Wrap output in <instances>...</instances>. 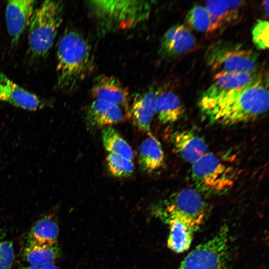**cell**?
<instances>
[{
    "label": "cell",
    "instance_id": "44dd1931",
    "mask_svg": "<svg viewBox=\"0 0 269 269\" xmlns=\"http://www.w3.org/2000/svg\"><path fill=\"white\" fill-rule=\"evenodd\" d=\"M57 243L53 245L27 244L23 251V256L31 266L40 267L53 263L60 255Z\"/></svg>",
    "mask_w": 269,
    "mask_h": 269
},
{
    "label": "cell",
    "instance_id": "9c48e42d",
    "mask_svg": "<svg viewBox=\"0 0 269 269\" xmlns=\"http://www.w3.org/2000/svg\"><path fill=\"white\" fill-rule=\"evenodd\" d=\"M94 100L105 101L121 108L130 117L128 89L117 78L101 75L94 79L91 90Z\"/></svg>",
    "mask_w": 269,
    "mask_h": 269
},
{
    "label": "cell",
    "instance_id": "8fae6325",
    "mask_svg": "<svg viewBox=\"0 0 269 269\" xmlns=\"http://www.w3.org/2000/svg\"><path fill=\"white\" fill-rule=\"evenodd\" d=\"M0 100L30 111L38 110L47 105L45 100L20 87L1 72Z\"/></svg>",
    "mask_w": 269,
    "mask_h": 269
},
{
    "label": "cell",
    "instance_id": "7c38bea8",
    "mask_svg": "<svg viewBox=\"0 0 269 269\" xmlns=\"http://www.w3.org/2000/svg\"><path fill=\"white\" fill-rule=\"evenodd\" d=\"M195 43V38L189 29L184 25L176 24L162 36L159 52L167 57H177L190 51Z\"/></svg>",
    "mask_w": 269,
    "mask_h": 269
},
{
    "label": "cell",
    "instance_id": "ffe728a7",
    "mask_svg": "<svg viewBox=\"0 0 269 269\" xmlns=\"http://www.w3.org/2000/svg\"><path fill=\"white\" fill-rule=\"evenodd\" d=\"M59 234L56 222L50 216L37 221L31 228L27 237V244L53 245L57 243Z\"/></svg>",
    "mask_w": 269,
    "mask_h": 269
},
{
    "label": "cell",
    "instance_id": "f1b7e54d",
    "mask_svg": "<svg viewBox=\"0 0 269 269\" xmlns=\"http://www.w3.org/2000/svg\"><path fill=\"white\" fill-rule=\"evenodd\" d=\"M39 267L34 266H29L28 267H23L21 268L20 269H39Z\"/></svg>",
    "mask_w": 269,
    "mask_h": 269
},
{
    "label": "cell",
    "instance_id": "ba28073f",
    "mask_svg": "<svg viewBox=\"0 0 269 269\" xmlns=\"http://www.w3.org/2000/svg\"><path fill=\"white\" fill-rule=\"evenodd\" d=\"M228 227L224 225L209 240L196 246L178 269H226L229 259Z\"/></svg>",
    "mask_w": 269,
    "mask_h": 269
},
{
    "label": "cell",
    "instance_id": "30bf717a",
    "mask_svg": "<svg viewBox=\"0 0 269 269\" xmlns=\"http://www.w3.org/2000/svg\"><path fill=\"white\" fill-rule=\"evenodd\" d=\"M36 1L8 0L5 9L7 30L11 44L16 45L35 9Z\"/></svg>",
    "mask_w": 269,
    "mask_h": 269
},
{
    "label": "cell",
    "instance_id": "ac0fdd59",
    "mask_svg": "<svg viewBox=\"0 0 269 269\" xmlns=\"http://www.w3.org/2000/svg\"><path fill=\"white\" fill-rule=\"evenodd\" d=\"M260 76L257 72H218L215 75L213 83L202 94L210 95L238 89L252 83Z\"/></svg>",
    "mask_w": 269,
    "mask_h": 269
},
{
    "label": "cell",
    "instance_id": "484cf974",
    "mask_svg": "<svg viewBox=\"0 0 269 269\" xmlns=\"http://www.w3.org/2000/svg\"><path fill=\"white\" fill-rule=\"evenodd\" d=\"M14 257L12 243L0 238V269H10Z\"/></svg>",
    "mask_w": 269,
    "mask_h": 269
},
{
    "label": "cell",
    "instance_id": "8992f818",
    "mask_svg": "<svg viewBox=\"0 0 269 269\" xmlns=\"http://www.w3.org/2000/svg\"><path fill=\"white\" fill-rule=\"evenodd\" d=\"M63 4L45 0L35 8L29 22L28 52L34 59L45 58L52 47L62 21Z\"/></svg>",
    "mask_w": 269,
    "mask_h": 269
},
{
    "label": "cell",
    "instance_id": "7a4b0ae2",
    "mask_svg": "<svg viewBox=\"0 0 269 269\" xmlns=\"http://www.w3.org/2000/svg\"><path fill=\"white\" fill-rule=\"evenodd\" d=\"M208 209L201 194L192 188L175 192L157 204L155 215L169 226L167 246L170 250L180 253L189 249Z\"/></svg>",
    "mask_w": 269,
    "mask_h": 269
},
{
    "label": "cell",
    "instance_id": "4316f807",
    "mask_svg": "<svg viewBox=\"0 0 269 269\" xmlns=\"http://www.w3.org/2000/svg\"><path fill=\"white\" fill-rule=\"evenodd\" d=\"M39 269H59L53 263L48 264L39 267Z\"/></svg>",
    "mask_w": 269,
    "mask_h": 269
},
{
    "label": "cell",
    "instance_id": "5bb4252c",
    "mask_svg": "<svg viewBox=\"0 0 269 269\" xmlns=\"http://www.w3.org/2000/svg\"><path fill=\"white\" fill-rule=\"evenodd\" d=\"M159 91L154 89L136 96L130 109V117L140 131L150 133V125L155 114V104Z\"/></svg>",
    "mask_w": 269,
    "mask_h": 269
},
{
    "label": "cell",
    "instance_id": "3957f363",
    "mask_svg": "<svg viewBox=\"0 0 269 269\" xmlns=\"http://www.w3.org/2000/svg\"><path fill=\"white\" fill-rule=\"evenodd\" d=\"M94 68L90 45L85 37L74 29L63 33L57 50V85L70 92L89 76Z\"/></svg>",
    "mask_w": 269,
    "mask_h": 269
},
{
    "label": "cell",
    "instance_id": "6da1fadb",
    "mask_svg": "<svg viewBox=\"0 0 269 269\" xmlns=\"http://www.w3.org/2000/svg\"><path fill=\"white\" fill-rule=\"evenodd\" d=\"M268 79L261 76L242 87L210 95L202 94L198 106L212 124L232 126L257 119L268 110Z\"/></svg>",
    "mask_w": 269,
    "mask_h": 269
},
{
    "label": "cell",
    "instance_id": "d4e9b609",
    "mask_svg": "<svg viewBox=\"0 0 269 269\" xmlns=\"http://www.w3.org/2000/svg\"><path fill=\"white\" fill-rule=\"evenodd\" d=\"M252 34L253 42L258 49L266 50L268 48V21L262 19L258 20L253 26Z\"/></svg>",
    "mask_w": 269,
    "mask_h": 269
},
{
    "label": "cell",
    "instance_id": "277c9868",
    "mask_svg": "<svg viewBox=\"0 0 269 269\" xmlns=\"http://www.w3.org/2000/svg\"><path fill=\"white\" fill-rule=\"evenodd\" d=\"M192 164L190 178L201 194L221 195L233 187L237 169L223 155L208 152Z\"/></svg>",
    "mask_w": 269,
    "mask_h": 269
},
{
    "label": "cell",
    "instance_id": "83f0119b",
    "mask_svg": "<svg viewBox=\"0 0 269 269\" xmlns=\"http://www.w3.org/2000/svg\"><path fill=\"white\" fill-rule=\"evenodd\" d=\"M269 0H265L263 2V8L267 15H269Z\"/></svg>",
    "mask_w": 269,
    "mask_h": 269
},
{
    "label": "cell",
    "instance_id": "7402d4cb",
    "mask_svg": "<svg viewBox=\"0 0 269 269\" xmlns=\"http://www.w3.org/2000/svg\"><path fill=\"white\" fill-rule=\"evenodd\" d=\"M102 139L105 148L109 153L133 160L134 155L132 148L116 129L111 126L103 128Z\"/></svg>",
    "mask_w": 269,
    "mask_h": 269
},
{
    "label": "cell",
    "instance_id": "52a82bcc",
    "mask_svg": "<svg viewBox=\"0 0 269 269\" xmlns=\"http://www.w3.org/2000/svg\"><path fill=\"white\" fill-rule=\"evenodd\" d=\"M258 55L241 44L218 41L211 45L205 54L207 64L218 72H257Z\"/></svg>",
    "mask_w": 269,
    "mask_h": 269
},
{
    "label": "cell",
    "instance_id": "5b68a950",
    "mask_svg": "<svg viewBox=\"0 0 269 269\" xmlns=\"http://www.w3.org/2000/svg\"><path fill=\"white\" fill-rule=\"evenodd\" d=\"M87 4L105 30L131 28L147 19L151 9L144 0H90Z\"/></svg>",
    "mask_w": 269,
    "mask_h": 269
},
{
    "label": "cell",
    "instance_id": "9a60e30c",
    "mask_svg": "<svg viewBox=\"0 0 269 269\" xmlns=\"http://www.w3.org/2000/svg\"><path fill=\"white\" fill-rule=\"evenodd\" d=\"M129 117L120 107L111 103L94 100L88 107L86 119L94 128H106L123 122Z\"/></svg>",
    "mask_w": 269,
    "mask_h": 269
},
{
    "label": "cell",
    "instance_id": "cb8c5ba5",
    "mask_svg": "<svg viewBox=\"0 0 269 269\" xmlns=\"http://www.w3.org/2000/svg\"><path fill=\"white\" fill-rule=\"evenodd\" d=\"M106 161L110 172L117 177H128L134 169L133 161L118 154L109 153Z\"/></svg>",
    "mask_w": 269,
    "mask_h": 269
},
{
    "label": "cell",
    "instance_id": "603a6c76",
    "mask_svg": "<svg viewBox=\"0 0 269 269\" xmlns=\"http://www.w3.org/2000/svg\"><path fill=\"white\" fill-rule=\"evenodd\" d=\"M188 24L200 32H211V17L205 7L195 5L188 12L186 16Z\"/></svg>",
    "mask_w": 269,
    "mask_h": 269
},
{
    "label": "cell",
    "instance_id": "2e32d148",
    "mask_svg": "<svg viewBox=\"0 0 269 269\" xmlns=\"http://www.w3.org/2000/svg\"><path fill=\"white\" fill-rule=\"evenodd\" d=\"M244 1L241 0H209L205 7L211 17V32L236 19Z\"/></svg>",
    "mask_w": 269,
    "mask_h": 269
},
{
    "label": "cell",
    "instance_id": "4fadbf2b",
    "mask_svg": "<svg viewBox=\"0 0 269 269\" xmlns=\"http://www.w3.org/2000/svg\"><path fill=\"white\" fill-rule=\"evenodd\" d=\"M170 142L174 151L192 164L208 152L204 139L189 130L175 131L171 135Z\"/></svg>",
    "mask_w": 269,
    "mask_h": 269
},
{
    "label": "cell",
    "instance_id": "e0dca14e",
    "mask_svg": "<svg viewBox=\"0 0 269 269\" xmlns=\"http://www.w3.org/2000/svg\"><path fill=\"white\" fill-rule=\"evenodd\" d=\"M185 108L179 97L174 92H159L156 101L155 114L162 124L174 123L179 120Z\"/></svg>",
    "mask_w": 269,
    "mask_h": 269
},
{
    "label": "cell",
    "instance_id": "d6986e66",
    "mask_svg": "<svg viewBox=\"0 0 269 269\" xmlns=\"http://www.w3.org/2000/svg\"><path fill=\"white\" fill-rule=\"evenodd\" d=\"M139 146L138 161L141 169L151 173L163 164L164 155L160 141L151 133Z\"/></svg>",
    "mask_w": 269,
    "mask_h": 269
}]
</instances>
